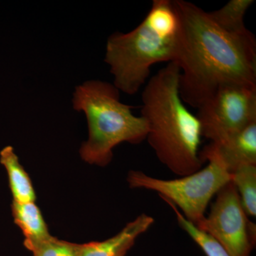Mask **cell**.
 <instances>
[{
  "mask_svg": "<svg viewBox=\"0 0 256 256\" xmlns=\"http://www.w3.org/2000/svg\"><path fill=\"white\" fill-rule=\"evenodd\" d=\"M74 108L86 116L88 139L80 154L90 164L104 166L112 159V150L122 142L139 144L146 139V120L133 114L132 106L120 100L118 89L101 80H92L76 88Z\"/></svg>",
  "mask_w": 256,
  "mask_h": 256,
  "instance_id": "277c9868",
  "label": "cell"
},
{
  "mask_svg": "<svg viewBox=\"0 0 256 256\" xmlns=\"http://www.w3.org/2000/svg\"><path fill=\"white\" fill-rule=\"evenodd\" d=\"M80 244L60 240L52 236L32 248L33 256H78Z\"/></svg>",
  "mask_w": 256,
  "mask_h": 256,
  "instance_id": "9a60e30c",
  "label": "cell"
},
{
  "mask_svg": "<svg viewBox=\"0 0 256 256\" xmlns=\"http://www.w3.org/2000/svg\"><path fill=\"white\" fill-rule=\"evenodd\" d=\"M197 110L202 136L222 142L256 122V86L224 85Z\"/></svg>",
  "mask_w": 256,
  "mask_h": 256,
  "instance_id": "8992f818",
  "label": "cell"
},
{
  "mask_svg": "<svg viewBox=\"0 0 256 256\" xmlns=\"http://www.w3.org/2000/svg\"><path fill=\"white\" fill-rule=\"evenodd\" d=\"M180 23L172 0H153L142 22L128 33L117 32L108 40L105 62L114 86L134 95L146 84L156 64L176 63Z\"/></svg>",
  "mask_w": 256,
  "mask_h": 256,
  "instance_id": "3957f363",
  "label": "cell"
},
{
  "mask_svg": "<svg viewBox=\"0 0 256 256\" xmlns=\"http://www.w3.org/2000/svg\"><path fill=\"white\" fill-rule=\"evenodd\" d=\"M206 168L176 180H160L141 171H130L128 182L133 188L158 192L165 201L172 203L182 212L186 220L196 226L205 218L207 206L215 195L232 181V175L213 142L200 152Z\"/></svg>",
  "mask_w": 256,
  "mask_h": 256,
  "instance_id": "5b68a950",
  "label": "cell"
},
{
  "mask_svg": "<svg viewBox=\"0 0 256 256\" xmlns=\"http://www.w3.org/2000/svg\"><path fill=\"white\" fill-rule=\"evenodd\" d=\"M254 4V0H230L220 9L208 13L212 20L224 30L242 33L248 30L244 18Z\"/></svg>",
  "mask_w": 256,
  "mask_h": 256,
  "instance_id": "7c38bea8",
  "label": "cell"
},
{
  "mask_svg": "<svg viewBox=\"0 0 256 256\" xmlns=\"http://www.w3.org/2000/svg\"><path fill=\"white\" fill-rule=\"evenodd\" d=\"M195 226L214 238L230 256H250L256 226L248 220L232 180L217 193L208 216Z\"/></svg>",
  "mask_w": 256,
  "mask_h": 256,
  "instance_id": "52a82bcc",
  "label": "cell"
},
{
  "mask_svg": "<svg viewBox=\"0 0 256 256\" xmlns=\"http://www.w3.org/2000/svg\"><path fill=\"white\" fill-rule=\"evenodd\" d=\"M172 1L180 23L176 64L184 102L198 109L224 85L256 86L255 35L226 31L194 3Z\"/></svg>",
  "mask_w": 256,
  "mask_h": 256,
  "instance_id": "6da1fadb",
  "label": "cell"
},
{
  "mask_svg": "<svg viewBox=\"0 0 256 256\" xmlns=\"http://www.w3.org/2000/svg\"><path fill=\"white\" fill-rule=\"evenodd\" d=\"M164 202L168 203V204L174 210L180 227L190 235L198 246L201 248L205 255L206 256H230L214 238H212L205 232L200 230L193 224L186 220L182 214L172 203L165 200Z\"/></svg>",
  "mask_w": 256,
  "mask_h": 256,
  "instance_id": "5bb4252c",
  "label": "cell"
},
{
  "mask_svg": "<svg viewBox=\"0 0 256 256\" xmlns=\"http://www.w3.org/2000/svg\"><path fill=\"white\" fill-rule=\"evenodd\" d=\"M154 218L142 214L128 223L118 234L104 242L80 244L78 256H124L140 236L154 224Z\"/></svg>",
  "mask_w": 256,
  "mask_h": 256,
  "instance_id": "ba28073f",
  "label": "cell"
},
{
  "mask_svg": "<svg viewBox=\"0 0 256 256\" xmlns=\"http://www.w3.org/2000/svg\"><path fill=\"white\" fill-rule=\"evenodd\" d=\"M12 212L14 223L21 229L24 236V245L28 250L52 236L41 210L35 202L28 203L13 202Z\"/></svg>",
  "mask_w": 256,
  "mask_h": 256,
  "instance_id": "30bf717a",
  "label": "cell"
},
{
  "mask_svg": "<svg viewBox=\"0 0 256 256\" xmlns=\"http://www.w3.org/2000/svg\"><path fill=\"white\" fill-rule=\"evenodd\" d=\"M180 68L168 64L150 78L142 94L141 116L148 122L146 140L158 159L181 176L202 169L200 120L188 110L180 92Z\"/></svg>",
  "mask_w": 256,
  "mask_h": 256,
  "instance_id": "7a4b0ae2",
  "label": "cell"
},
{
  "mask_svg": "<svg viewBox=\"0 0 256 256\" xmlns=\"http://www.w3.org/2000/svg\"><path fill=\"white\" fill-rule=\"evenodd\" d=\"M232 182L238 192L247 216H256V165H244L232 173Z\"/></svg>",
  "mask_w": 256,
  "mask_h": 256,
  "instance_id": "4fadbf2b",
  "label": "cell"
},
{
  "mask_svg": "<svg viewBox=\"0 0 256 256\" xmlns=\"http://www.w3.org/2000/svg\"><path fill=\"white\" fill-rule=\"evenodd\" d=\"M213 143L230 174L244 165H256V122L222 142Z\"/></svg>",
  "mask_w": 256,
  "mask_h": 256,
  "instance_id": "9c48e42d",
  "label": "cell"
},
{
  "mask_svg": "<svg viewBox=\"0 0 256 256\" xmlns=\"http://www.w3.org/2000/svg\"><path fill=\"white\" fill-rule=\"evenodd\" d=\"M0 163L8 173L13 202L28 203L36 201V194L31 178L20 162L12 146H6L2 150Z\"/></svg>",
  "mask_w": 256,
  "mask_h": 256,
  "instance_id": "8fae6325",
  "label": "cell"
}]
</instances>
